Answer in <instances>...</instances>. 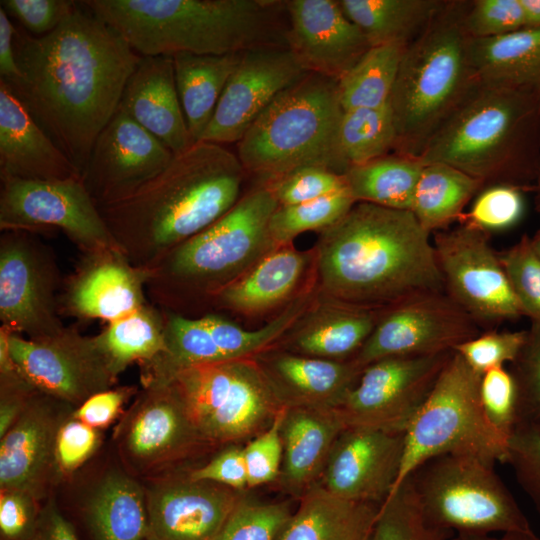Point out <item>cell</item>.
Wrapping results in <instances>:
<instances>
[{"instance_id":"c3c4849f","label":"cell","mask_w":540,"mask_h":540,"mask_svg":"<svg viewBox=\"0 0 540 540\" xmlns=\"http://www.w3.org/2000/svg\"><path fill=\"white\" fill-rule=\"evenodd\" d=\"M265 184L280 206L300 204L348 189L344 174L319 166L302 167Z\"/></svg>"},{"instance_id":"e0dca14e","label":"cell","mask_w":540,"mask_h":540,"mask_svg":"<svg viewBox=\"0 0 540 540\" xmlns=\"http://www.w3.org/2000/svg\"><path fill=\"white\" fill-rule=\"evenodd\" d=\"M9 349L18 372L31 385L68 405L79 406L117 381L95 336H84L73 328L40 339L11 332Z\"/></svg>"},{"instance_id":"7bdbcfd3","label":"cell","mask_w":540,"mask_h":540,"mask_svg":"<svg viewBox=\"0 0 540 540\" xmlns=\"http://www.w3.org/2000/svg\"><path fill=\"white\" fill-rule=\"evenodd\" d=\"M453 535L427 521L405 480L381 503L368 540H450Z\"/></svg>"},{"instance_id":"cb8c5ba5","label":"cell","mask_w":540,"mask_h":540,"mask_svg":"<svg viewBox=\"0 0 540 540\" xmlns=\"http://www.w3.org/2000/svg\"><path fill=\"white\" fill-rule=\"evenodd\" d=\"M61 402L37 391L14 425L0 437V490L43 497L60 477L56 439L66 420Z\"/></svg>"},{"instance_id":"4dcf8cb0","label":"cell","mask_w":540,"mask_h":540,"mask_svg":"<svg viewBox=\"0 0 540 540\" xmlns=\"http://www.w3.org/2000/svg\"><path fill=\"white\" fill-rule=\"evenodd\" d=\"M313 261V250L300 251L292 243L278 246L219 291L212 301L243 315L262 314L287 305L299 294L301 281Z\"/></svg>"},{"instance_id":"681fc988","label":"cell","mask_w":540,"mask_h":540,"mask_svg":"<svg viewBox=\"0 0 540 540\" xmlns=\"http://www.w3.org/2000/svg\"><path fill=\"white\" fill-rule=\"evenodd\" d=\"M528 337V330L481 332L478 336L461 343L456 351L465 362L479 374L513 363Z\"/></svg>"},{"instance_id":"03108f58","label":"cell","mask_w":540,"mask_h":540,"mask_svg":"<svg viewBox=\"0 0 540 540\" xmlns=\"http://www.w3.org/2000/svg\"><path fill=\"white\" fill-rule=\"evenodd\" d=\"M531 191L534 192L535 208L538 214L540 215V165H539L537 176H536V179H535V182L533 184Z\"/></svg>"},{"instance_id":"d4e9b609","label":"cell","mask_w":540,"mask_h":540,"mask_svg":"<svg viewBox=\"0 0 540 540\" xmlns=\"http://www.w3.org/2000/svg\"><path fill=\"white\" fill-rule=\"evenodd\" d=\"M282 408L335 410L363 371L352 359L334 361L269 348L253 357Z\"/></svg>"},{"instance_id":"7c38bea8","label":"cell","mask_w":540,"mask_h":540,"mask_svg":"<svg viewBox=\"0 0 540 540\" xmlns=\"http://www.w3.org/2000/svg\"><path fill=\"white\" fill-rule=\"evenodd\" d=\"M489 237L458 223L432 238L444 292L485 331L524 316Z\"/></svg>"},{"instance_id":"f5cc1de1","label":"cell","mask_w":540,"mask_h":540,"mask_svg":"<svg viewBox=\"0 0 540 540\" xmlns=\"http://www.w3.org/2000/svg\"><path fill=\"white\" fill-rule=\"evenodd\" d=\"M284 411L285 408L281 409L268 429L243 446L248 489L276 482L279 477L283 459L280 427Z\"/></svg>"},{"instance_id":"74e56055","label":"cell","mask_w":540,"mask_h":540,"mask_svg":"<svg viewBox=\"0 0 540 540\" xmlns=\"http://www.w3.org/2000/svg\"><path fill=\"white\" fill-rule=\"evenodd\" d=\"M424 164L417 157L390 153L351 166L343 174L357 202L412 211L415 189Z\"/></svg>"},{"instance_id":"9f6ffc18","label":"cell","mask_w":540,"mask_h":540,"mask_svg":"<svg viewBox=\"0 0 540 540\" xmlns=\"http://www.w3.org/2000/svg\"><path fill=\"white\" fill-rule=\"evenodd\" d=\"M99 429L71 415L60 426L56 439V461L60 476H68L83 465L97 450Z\"/></svg>"},{"instance_id":"d6a6232c","label":"cell","mask_w":540,"mask_h":540,"mask_svg":"<svg viewBox=\"0 0 540 540\" xmlns=\"http://www.w3.org/2000/svg\"><path fill=\"white\" fill-rule=\"evenodd\" d=\"M470 57L481 83L529 93L540 101V28L488 39L470 38Z\"/></svg>"},{"instance_id":"836d02e7","label":"cell","mask_w":540,"mask_h":540,"mask_svg":"<svg viewBox=\"0 0 540 540\" xmlns=\"http://www.w3.org/2000/svg\"><path fill=\"white\" fill-rule=\"evenodd\" d=\"M83 518L92 540H146L145 488L123 472L106 473L86 499Z\"/></svg>"},{"instance_id":"f546056e","label":"cell","mask_w":540,"mask_h":540,"mask_svg":"<svg viewBox=\"0 0 540 540\" xmlns=\"http://www.w3.org/2000/svg\"><path fill=\"white\" fill-rule=\"evenodd\" d=\"M337 409H285L280 427L283 459L279 487L299 499L318 484L333 445L345 429Z\"/></svg>"},{"instance_id":"be15d7a7","label":"cell","mask_w":540,"mask_h":540,"mask_svg":"<svg viewBox=\"0 0 540 540\" xmlns=\"http://www.w3.org/2000/svg\"><path fill=\"white\" fill-rule=\"evenodd\" d=\"M450 540H540V538L531 528L528 530L504 532L500 536H491V534H455Z\"/></svg>"},{"instance_id":"d6986e66","label":"cell","mask_w":540,"mask_h":540,"mask_svg":"<svg viewBox=\"0 0 540 540\" xmlns=\"http://www.w3.org/2000/svg\"><path fill=\"white\" fill-rule=\"evenodd\" d=\"M305 74L287 47L243 52L200 141L238 143L271 102Z\"/></svg>"},{"instance_id":"f6af8a7d","label":"cell","mask_w":540,"mask_h":540,"mask_svg":"<svg viewBox=\"0 0 540 540\" xmlns=\"http://www.w3.org/2000/svg\"><path fill=\"white\" fill-rule=\"evenodd\" d=\"M510 371L517 387L516 429L540 435V329L531 326Z\"/></svg>"},{"instance_id":"e7e4bbea","label":"cell","mask_w":540,"mask_h":540,"mask_svg":"<svg viewBox=\"0 0 540 540\" xmlns=\"http://www.w3.org/2000/svg\"><path fill=\"white\" fill-rule=\"evenodd\" d=\"M525 17V27L540 28V0H520Z\"/></svg>"},{"instance_id":"91938a15","label":"cell","mask_w":540,"mask_h":540,"mask_svg":"<svg viewBox=\"0 0 540 540\" xmlns=\"http://www.w3.org/2000/svg\"><path fill=\"white\" fill-rule=\"evenodd\" d=\"M134 392V387L123 386L96 393L77 406L71 416L96 429L107 427Z\"/></svg>"},{"instance_id":"44dd1931","label":"cell","mask_w":540,"mask_h":540,"mask_svg":"<svg viewBox=\"0 0 540 540\" xmlns=\"http://www.w3.org/2000/svg\"><path fill=\"white\" fill-rule=\"evenodd\" d=\"M286 46L307 73L337 82L371 47L336 0H288Z\"/></svg>"},{"instance_id":"94428289","label":"cell","mask_w":540,"mask_h":540,"mask_svg":"<svg viewBox=\"0 0 540 540\" xmlns=\"http://www.w3.org/2000/svg\"><path fill=\"white\" fill-rule=\"evenodd\" d=\"M28 540H79L71 522L48 502L40 509L34 531Z\"/></svg>"},{"instance_id":"5bb4252c","label":"cell","mask_w":540,"mask_h":540,"mask_svg":"<svg viewBox=\"0 0 540 540\" xmlns=\"http://www.w3.org/2000/svg\"><path fill=\"white\" fill-rule=\"evenodd\" d=\"M59 270L52 253L27 231L0 237V321L29 339L53 336L65 326L57 291Z\"/></svg>"},{"instance_id":"2e32d148","label":"cell","mask_w":540,"mask_h":540,"mask_svg":"<svg viewBox=\"0 0 540 540\" xmlns=\"http://www.w3.org/2000/svg\"><path fill=\"white\" fill-rule=\"evenodd\" d=\"M481 330L445 292L423 293L384 308L352 360L364 369L386 357L450 352Z\"/></svg>"},{"instance_id":"277c9868","label":"cell","mask_w":540,"mask_h":540,"mask_svg":"<svg viewBox=\"0 0 540 540\" xmlns=\"http://www.w3.org/2000/svg\"><path fill=\"white\" fill-rule=\"evenodd\" d=\"M141 56L224 55L287 47L285 1L85 0Z\"/></svg>"},{"instance_id":"ab89813d","label":"cell","mask_w":540,"mask_h":540,"mask_svg":"<svg viewBox=\"0 0 540 540\" xmlns=\"http://www.w3.org/2000/svg\"><path fill=\"white\" fill-rule=\"evenodd\" d=\"M406 46L388 44L369 48L338 81L343 110L378 108L389 104Z\"/></svg>"},{"instance_id":"9c48e42d","label":"cell","mask_w":540,"mask_h":540,"mask_svg":"<svg viewBox=\"0 0 540 540\" xmlns=\"http://www.w3.org/2000/svg\"><path fill=\"white\" fill-rule=\"evenodd\" d=\"M481 376L453 351L404 433L402 462L390 495L419 466L441 455L464 454L494 464L506 463L508 439L494 428L483 410Z\"/></svg>"},{"instance_id":"e575fe53","label":"cell","mask_w":540,"mask_h":540,"mask_svg":"<svg viewBox=\"0 0 540 540\" xmlns=\"http://www.w3.org/2000/svg\"><path fill=\"white\" fill-rule=\"evenodd\" d=\"M242 53L172 56L178 95L189 132L200 141Z\"/></svg>"},{"instance_id":"680465c9","label":"cell","mask_w":540,"mask_h":540,"mask_svg":"<svg viewBox=\"0 0 540 540\" xmlns=\"http://www.w3.org/2000/svg\"><path fill=\"white\" fill-rule=\"evenodd\" d=\"M196 481H208L238 491L248 489L244 449L240 444L227 445L206 464L189 471Z\"/></svg>"},{"instance_id":"ffe728a7","label":"cell","mask_w":540,"mask_h":540,"mask_svg":"<svg viewBox=\"0 0 540 540\" xmlns=\"http://www.w3.org/2000/svg\"><path fill=\"white\" fill-rule=\"evenodd\" d=\"M126 460L139 471L185 459L208 446L173 382L144 387L119 431Z\"/></svg>"},{"instance_id":"1f68e13d","label":"cell","mask_w":540,"mask_h":540,"mask_svg":"<svg viewBox=\"0 0 540 540\" xmlns=\"http://www.w3.org/2000/svg\"><path fill=\"white\" fill-rule=\"evenodd\" d=\"M379 507L337 496L318 483L299 498L278 540H368Z\"/></svg>"},{"instance_id":"52a82bcc","label":"cell","mask_w":540,"mask_h":540,"mask_svg":"<svg viewBox=\"0 0 540 540\" xmlns=\"http://www.w3.org/2000/svg\"><path fill=\"white\" fill-rule=\"evenodd\" d=\"M278 206L260 182L217 221L143 269L153 302L175 312L190 301H212L276 248L269 222Z\"/></svg>"},{"instance_id":"f1b7e54d","label":"cell","mask_w":540,"mask_h":540,"mask_svg":"<svg viewBox=\"0 0 540 540\" xmlns=\"http://www.w3.org/2000/svg\"><path fill=\"white\" fill-rule=\"evenodd\" d=\"M119 109L174 155L195 143L178 95L172 56H142L125 86Z\"/></svg>"},{"instance_id":"f907efd6","label":"cell","mask_w":540,"mask_h":540,"mask_svg":"<svg viewBox=\"0 0 540 540\" xmlns=\"http://www.w3.org/2000/svg\"><path fill=\"white\" fill-rule=\"evenodd\" d=\"M479 394L488 420L509 440L517 423V387L511 371L503 366L483 373Z\"/></svg>"},{"instance_id":"8d00e7d4","label":"cell","mask_w":540,"mask_h":540,"mask_svg":"<svg viewBox=\"0 0 540 540\" xmlns=\"http://www.w3.org/2000/svg\"><path fill=\"white\" fill-rule=\"evenodd\" d=\"M485 185L478 179L444 163L424 164L412 212L430 234L459 222L467 204Z\"/></svg>"},{"instance_id":"9a60e30c","label":"cell","mask_w":540,"mask_h":540,"mask_svg":"<svg viewBox=\"0 0 540 540\" xmlns=\"http://www.w3.org/2000/svg\"><path fill=\"white\" fill-rule=\"evenodd\" d=\"M452 353L392 356L367 365L337 409L345 427L405 433Z\"/></svg>"},{"instance_id":"8992f818","label":"cell","mask_w":540,"mask_h":540,"mask_svg":"<svg viewBox=\"0 0 540 540\" xmlns=\"http://www.w3.org/2000/svg\"><path fill=\"white\" fill-rule=\"evenodd\" d=\"M469 1L447 0L405 48L389 100L393 153L419 157L430 139L479 87L464 28Z\"/></svg>"},{"instance_id":"83f0119b","label":"cell","mask_w":540,"mask_h":540,"mask_svg":"<svg viewBox=\"0 0 540 540\" xmlns=\"http://www.w3.org/2000/svg\"><path fill=\"white\" fill-rule=\"evenodd\" d=\"M0 176L42 181L81 179L78 168L2 80Z\"/></svg>"},{"instance_id":"b9f144b4","label":"cell","mask_w":540,"mask_h":540,"mask_svg":"<svg viewBox=\"0 0 540 540\" xmlns=\"http://www.w3.org/2000/svg\"><path fill=\"white\" fill-rule=\"evenodd\" d=\"M356 203L349 190L295 205L278 206L271 216L269 230L276 247L291 244L301 233L331 226Z\"/></svg>"},{"instance_id":"ba28073f","label":"cell","mask_w":540,"mask_h":540,"mask_svg":"<svg viewBox=\"0 0 540 540\" xmlns=\"http://www.w3.org/2000/svg\"><path fill=\"white\" fill-rule=\"evenodd\" d=\"M343 108L338 82L307 73L281 92L237 143L247 174L261 183L302 167L319 166L343 174L338 146Z\"/></svg>"},{"instance_id":"3957f363","label":"cell","mask_w":540,"mask_h":540,"mask_svg":"<svg viewBox=\"0 0 540 540\" xmlns=\"http://www.w3.org/2000/svg\"><path fill=\"white\" fill-rule=\"evenodd\" d=\"M246 175L236 154L198 141L132 194L98 208L126 259L145 269L227 213Z\"/></svg>"},{"instance_id":"ee69618b","label":"cell","mask_w":540,"mask_h":540,"mask_svg":"<svg viewBox=\"0 0 540 540\" xmlns=\"http://www.w3.org/2000/svg\"><path fill=\"white\" fill-rule=\"evenodd\" d=\"M292 512L287 501L260 502L244 494L211 540H278Z\"/></svg>"},{"instance_id":"5b68a950","label":"cell","mask_w":540,"mask_h":540,"mask_svg":"<svg viewBox=\"0 0 540 540\" xmlns=\"http://www.w3.org/2000/svg\"><path fill=\"white\" fill-rule=\"evenodd\" d=\"M480 180L532 190L540 165V101L533 95L480 83L418 157Z\"/></svg>"},{"instance_id":"60d3db41","label":"cell","mask_w":540,"mask_h":540,"mask_svg":"<svg viewBox=\"0 0 540 540\" xmlns=\"http://www.w3.org/2000/svg\"><path fill=\"white\" fill-rule=\"evenodd\" d=\"M397 133L389 104L378 108L343 110L338 146L346 168L394 152Z\"/></svg>"},{"instance_id":"f35d334b","label":"cell","mask_w":540,"mask_h":540,"mask_svg":"<svg viewBox=\"0 0 540 540\" xmlns=\"http://www.w3.org/2000/svg\"><path fill=\"white\" fill-rule=\"evenodd\" d=\"M165 315L151 303L109 323L95 336L96 343L115 377L130 364H145L165 347Z\"/></svg>"},{"instance_id":"603a6c76","label":"cell","mask_w":540,"mask_h":540,"mask_svg":"<svg viewBox=\"0 0 540 540\" xmlns=\"http://www.w3.org/2000/svg\"><path fill=\"white\" fill-rule=\"evenodd\" d=\"M145 494L146 540H211L245 491L186 474L159 480Z\"/></svg>"},{"instance_id":"8fae6325","label":"cell","mask_w":540,"mask_h":540,"mask_svg":"<svg viewBox=\"0 0 540 540\" xmlns=\"http://www.w3.org/2000/svg\"><path fill=\"white\" fill-rule=\"evenodd\" d=\"M173 382L208 446L248 442L283 409L254 358L193 366Z\"/></svg>"},{"instance_id":"d590c367","label":"cell","mask_w":540,"mask_h":540,"mask_svg":"<svg viewBox=\"0 0 540 540\" xmlns=\"http://www.w3.org/2000/svg\"><path fill=\"white\" fill-rule=\"evenodd\" d=\"M371 47L408 45L428 26L446 0H338Z\"/></svg>"},{"instance_id":"7a4b0ae2","label":"cell","mask_w":540,"mask_h":540,"mask_svg":"<svg viewBox=\"0 0 540 540\" xmlns=\"http://www.w3.org/2000/svg\"><path fill=\"white\" fill-rule=\"evenodd\" d=\"M313 252L318 292L336 300L386 308L444 292L431 234L412 211L357 202L319 232Z\"/></svg>"},{"instance_id":"003e7915","label":"cell","mask_w":540,"mask_h":540,"mask_svg":"<svg viewBox=\"0 0 540 540\" xmlns=\"http://www.w3.org/2000/svg\"><path fill=\"white\" fill-rule=\"evenodd\" d=\"M530 240L533 249L540 257V230H538L533 237H530Z\"/></svg>"},{"instance_id":"7dc6e473","label":"cell","mask_w":540,"mask_h":540,"mask_svg":"<svg viewBox=\"0 0 540 540\" xmlns=\"http://www.w3.org/2000/svg\"><path fill=\"white\" fill-rule=\"evenodd\" d=\"M522 189L506 184L485 187L475 198L468 212L458 223L468 224L491 233L514 226L522 217Z\"/></svg>"},{"instance_id":"db71d44e","label":"cell","mask_w":540,"mask_h":540,"mask_svg":"<svg viewBox=\"0 0 540 540\" xmlns=\"http://www.w3.org/2000/svg\"><path fill=\"white\" fill-rule=\"evenodd\" d=\"M506 464L540 515V435L514 430L508 440Z\"/></svg>"},{"instance_id":"30bf717a","label":"cell","mask_w":540,"mask_h":540,"mask_svg":"<svg viewBox=\"0 0 540 540\" xmlns=\"http://www.w3.org/2000/svg\"><path fill=\"white\" fill-rule=\"evenodd\" d=\"M494 465L471 455L445 454L426 461L406 480L427 521L454 535L531 529Z\"/></svg>"},{"instance_id":"ac0fdd59","label":"cell","mask_w":540,"mask_h":540,"mask_svg":"<svg viewBox=\"0 0 540 540\" xmlns=\"http://www.w3.org/2000/svg\"><path fill=\"white\" fill-rule=\"evenodd\" d=\"M173 157L162 141L118 108L96 138L81 180L101 207L132 194Z\"/></svg>"},{"instance_id":"6da1fadb","label":"cell","mask_w":540,"mask_h":540,"mask_svg":"<svg viewBox=\"0 0 540 540\" xmlns=\"http://www.w3.org/2000/svg\"><path fill=\"white\" fill-rule=\"evenodd\" d=\"M14 54L19 76L0 80L82 175L142 56L80 1L46 35L16 29Z\"/></svg>"},{"instance_id":"4316f807","label":"cell","mask_w":540,"mask_h":540,"mask_svg":"<svg viewBox=\"0 0 540 540\" xmlns=\"http://www.w3.org/2000/svg\"><path fill=\"white\" fill-rule=\"evenodd\" d=\"M383 309L347 303L322 294L317 298L316 294L275 347L327 360H351L373 332Z\"/></svg>"},{"instance_id":"6f0895ef","label":"cell","mask_w":540,"mask_h":540,"mask_svg":"<svg viewBox=\"0 0 540 540\" xmlns=\"http://www.w3.org/2000/svg\"><path fill=\"white\" fill-rule=\"evenodd\" d=\"M38 500L18 490L0 492V533L2 540H28L38 520Z\"/></svg>"},{"instance_id":"4fadbf2b","label":"cell","mask_w":540,"mask_h":540,"mask_svg":"<svg viewBox=\"0 0 540 540\" xmlns=\"http://www.w3.org/2000/svg\"><path fill=\"white\" fill-rule=\"evenodd\" d=\"M0 229L62 231L83 253L120 251L81 179L27 180L0 176Z\"/></svg>"},{"instance_id":"484cf974","label":"cell","mask_w":540,"mask_h":540,"mask_svg":"<svg viewBox=\"0 0 540 540\" xmlns=\"http://www.w3.org/2000/svg\"><path fill=\"white\" fill-rule=\"evenodd\" d=\"M146 274L120 251L84 255L69 281L63 306L72 315L109 323L148 304Z\"/></svg>"},{"instance_id":"7402d4cb","label":"cell","mask_w":540,"mask_h":540,"mask_svg":"<svg viewBox=\"0 0 540 540\" xmlns=\"http://www.w3.org/2000/svg\"><path fill=\"white\" fill-rule=\"evenodd\" d=\"M404 433L347 427L337 437L319 484L354 501L381 505L401 466Z\"/></svg>"},{"instance_id":"6125c7cd","label":"cell","mask_w":540,"mask_h":540,"mask_svg":"<svg viewBox=\"0 0 540 540\" xmlns=\"http://www.w3.org/2000/svg\"><path fill=\"white\" fill-rule=\"evenodd\" d=\"M10 19L0 7V79L2 80H11L19 76L14 54L16 28Z\"/></svg>"},{"instance_id":"bcb514c9","label":"cell","mask_w":540,"mask_h":540,"mask_svg":"<svg viewBox=\"0 0 540 540\" xmlns=\"http://www.w3.org/2000/svg\"><path fill=\"white\" fill-rule=\"evenodd\" d=\"M512 290L531 326L540 329V257L527 235L498 252Z\"/></svg>"},{"instance_id":"816d5d0a","label":"cell","mask_w":540,"mask_h":540,"mask_svg":"<svg viewBox=\"0 0 540 540\" xmlns=\"http://www.w3.org/2000/svg\"><path fill=\"white\" fill-rule=\"evenodd\" d=\"M464 28L471 39L500 37L525 28L520 0L469 1Z\"/></svg>"},{"instance_id":"11a10c76","label":"cell","mask_w":540,"mask_h":540,"mask_svg":"<svg viewBox=\"0 0 540 540\" xmlns=\"http://www.w3.org/2000/svg\"><path fill=\"white\" fill-rule=\"evenodd\" d=\"M0 7L34 36L54 31L78 7L71 0H1Z\"/></svg>"}]
</instances>
